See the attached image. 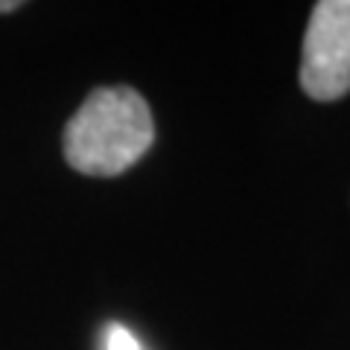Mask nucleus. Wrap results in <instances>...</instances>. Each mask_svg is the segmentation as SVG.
I'll use <instances>...</instances> for the list:
<instances>
[{"mask_svg": "<svg viewBox=\"0 0 350 350\" xmlns=\"http://www.w3.org/2000/svg\"><path fill=\"white\" fill-rule=\"evenodd\" d=\"M21 3L18 0H0V12H12V9H18Z\"/></svg>", "mask_w": 350, "mask_h": 350, "instance_id": "4", "label": "nucleus"}, {"mask_svg": "<svg viewBox=\"0 0 350 350\" xmlns=\"http://www.w3.org/2000/svg\"><path fill=\"white\" fill-rule=\"evenodd\" d=\"M301 88L319 103L350 94V0L315 3L304 36Z\"/></svg>", "mask_w": 350, "mask_h": 350, "instance_id": "2", "label": "nucleus"}, {"mask_svg": "<svg viewBox=\"0 0 350 350\" xmlns=\"http://www.w3.org/2000/svg\"><path fill=\"white\" fill-rule=\"evenodd\" d=\"M103 338H105V350H144L140 342L126 330L123 324H108Z\"/></svg>", "mask_w": 350, "mask_h": 350, "instance_id": "3", "label": "nucleus"}, {"mask_svg": "<svg viewBox=\"0 0 350 350\" xmlns=\"http://www.w3.org/2000/svg\"><path fill=\"white\" fill-rule=\"evenodd\" d=\"M155 123L135 88H96L64 129V161L82 175L126 172L146 155Z\"/></svg>", "mask_w": 350, "mask_h": 350, "instance_id": "1", "label": "nucleus"}]
</instances>
